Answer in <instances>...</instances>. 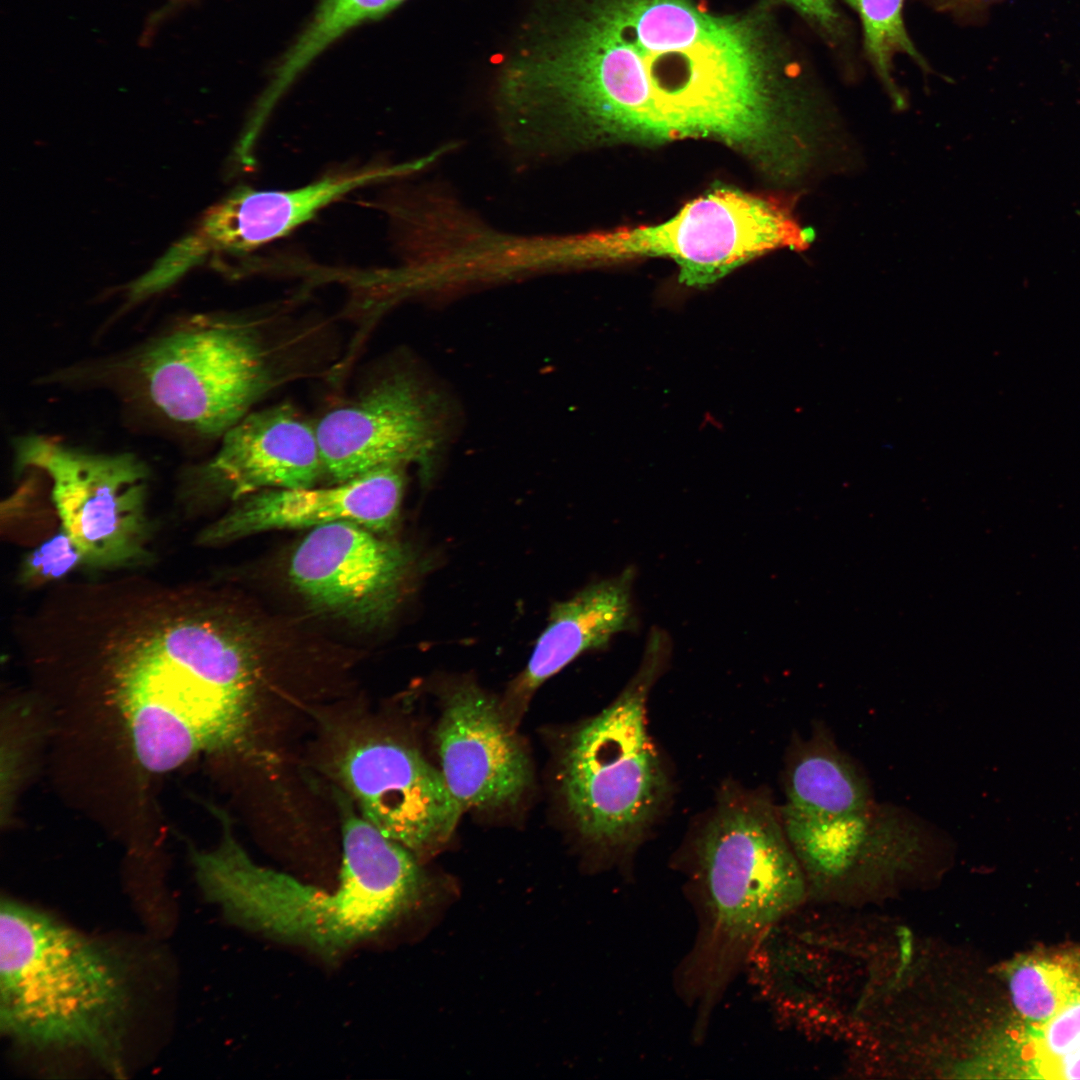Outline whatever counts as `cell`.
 <instances>
[{
    "label": "cell",
    "mask_w": 1080,
    "mask_h": 1080,
    "mask_svg": "<svg viewBox=\"0 0 1080 1080\" xmlns=\"http://www.w3.org/2000/svg\"><path fill=\"white\" fill-rule=\"evenodd\" d=\"M497 95L531 155L709 139L770 177L791 161L801 62L768 3L547 0Z\"/></svg>",
    "instance_id": "6da1fadb"
},
{
    "label": "cell",
    "mask_w": 1080,
    "mask_h": 1080,
    "mask_svg": "<svg viewBox=\"0 0 1080 1080\" xmlns=\"http://www.w3.org/2000/svg\"><path fill=\"white\" fill-rule=\"evenodd\" d=\"M108 624L99 655L143 770L168 773L242 745L260 675L247 625L184 591L143 597Z\"/></svg>",
    "instance_id": "7a4b0ae2"
},
{
    "label": "cell",
    "mask_w": 1080,
    "mask_h": 1080,
    "mask_svg": "<svg viewBox=\"0 0 1080 1080\" xmlns=\"http://www.w3.org/2000/svg\"><path fill=\"white\" fill-rule=\"evenodd\" d=\"M346 808L336 889L326 891L256 863L220 813L216 846L191 853L202 894L233 923L327 959L375 936L415 900L420 871L411 851Z\"/></svg>",
    "instance_id": "3957f363"
},
{
    "label": "cell",
    "mask_w": 1080,
    "mask_h": 1080,
    "mask_svg": "<svg viewBox=\"0 0 1080 1080\" xmlns=\"http://www.w3.org/2000/svg\"><path fill=\"white\" fill-rule=\"evenodd\" d=\"M691 881L698 928L676 985L695 1009L693 1033L700 1040L730 982L808 888L780 814L746 795L723 800L707 823Z\"/></svg>",
    "instance_id": "277c9868"
},
{
    "label": "cell",
    "mask_w": 1080,
    "mask_h": 1080,
    "mask_svg": "<svg viewBox=\"0 0 1080 1080\" xmlns=\"http://www.w3.org/2000/svg\"><path fill=\"white\" fill-rule=\"evenodd\" d=\"M123 969L91 937L11 898L0 910V1028L18 1046L78 1051L122 1071Z\"/></svg>",
    "instance_id": "5b68a950"
},
{
    "label": "cell",
    "mask_w": 1080,
    "mask_h": 1080,
    "mask_svg": "<svg viewBox=\"0 0 1080 1080\" xmlns=\"http://www.w3.org/2000/svg\"><path fill=\"white\" fill-rule=\"evenodd\" d=\"M135 405L199 436L223 435L270 385L258 337L230 319L194 316L101 367Z\"/></svg>",
    "instance_id": "8992f818"
},
{
    "label": "cell",
    "mask_w": 1080,
    "mask_h": 1080,
    "mask_svg": "<svg viewBox=\"0 0 1080 1080\" xmlns=\"http://www.w3.org/2000/svg\"><path fill=\"white\" fill-rule=\"evenodd\" d=\"M671 651L654 627L641 666L618 698L569 737L559 783L581 836L600 847L625 849L642 836L660 809L668 781L646 728L647 692Z\"/></svg>",
    "instance_id": "52a82bcc"
},
{
    "label": "cell",
    "mask_w": 1080,
    "mask_h": 1080,
    "mask_svg": "<svg viewBox=\"0 0 1080 1080\" xmlns=\"http://www.w3.org/2000/svg\"><path fill=\"white\" fill-rule=\"evenodd\" d=\"M800 230L777 198L718 187L663 223L579 237L577 255L591 264L669 258L680 283L703 288L772 250L801 249Z\"/></svg>",
    "instance_id": "ba28073f"
},
{
    "label": "cell",
    "mask_w": 1080,
    "mask_h": 1080,
    "mask_svg": "<svg viewBox=\"0 0 1080 1080\" xmlns=\"http://www.w3.org/2000/svg\"><path fill=\"white\" fill-rule=\"evenodd\" d=\"M15 464L19 472L34 468L48 476L61 529L84 565L124 568L150 557L149 471L136 456L94 454L30 435L16 441Z\"/></svg>",
    "instance_id": "9c48e42d"
},
{
    "label": "cell",
    "mask_w": 1080,
    "mask_h": 1080,
    "mask_svg": "<svg viewBox=\"0 0 1080 1080\" xmlns=\"http://www.w3.org/2000/svg\"><path fill=\"white\" fill-rule=\"evenodd\" d=\"M779 814L807 887L820 890L893 881L926 868L951 846L939 827L891 803L875 801L831 819L784 808Z\"/></svg>",
    "instance_id": "30bf717a"
},
{
    "label": "cell",
    "mask_w": 1080,
    "mask_h": 1080,
    "mask_svg": "<svg viewBox=\"0 0 1080 1080\" xmlns=\"http://www.w3.org/2000/svg\"><path fill=\"white\" fill-rule=\"evenodd\" d=\"M413 568L406 546L339 521L308 533L291 555L288 577L318 612L368 629L391 620Z\"/></svg>",
    "instance_id": "8fae6325"
},
{
    "label": "cell",
    "mask_w": 1080,
    "mask_h": 1080,
    "mask_svg": "<svg viewBox=\"0 0 1080 1080\" xmlns=\"http://www.w3.org/2000/svg\"><path fill=\"white\" fill-rule=\"evenodd\" d=\"M441 405L408 374L384 378L316 425L323 472L336 483L411 462L426 466L443 440Z\"/></svg>",
    "instance_id": "7c38bea8"
},
{
    "label": "cell",
    "mask_w": 1080,
    "mask_h": 1080,
    "mask_svg": "<svg viewBox=\"0 0 1080 1080\" xmlns=\"http://www.w3.org/2000/svg\"><path fill=\"white\" fill-rule=\"evenodd\" d=\"M339 775L361 815L415 854L448 842L462 810L440 769L415 748L392 739H367L346 749Z\"/></svg>",
    "instance_id": "4fadbf2b"
},
{
    "label": "cell",
    "mask_w": 1080,
    "mask_h": 1080,
    "mask_svg": "<svg viewBox=\"0 0 1080 1080\" xmlns=\"http://www.w3.org/2000/svg\"><path fill=\"white\" fill-rule=\"evenodd\" d=\"M434 739L440 771L462 812L513 806L531 784L530 760L501 705L470 681L445 693Z\"/></svg>",
    "instance_id": "5bb4252c"
},
{
    "label": "cell",
    "mask_w": 1080,
    "mask_h": 1080,
    "mask_svg": "<svg viewBox=\"0 0 1080 1080\" xmlns=\"http://www.w3.org/2000/svg\"><path fill=\"white\" fill-rule=\"evenodd\" d=\"M404 492L401 466L363 474L327 488L270 489L247 497L200 534L224 544L269 530L315 528L348 521L376 533L395 527Z\"/></svg>",
    "instance_id": "9a60e30c"
},
{
    "label": "cell",
    "mask_w": 1080,
    "mask_h": 1080,
    "mask_svg": "<svg viewBox=\"0 0 1080 1080\" xmlns=\"http://www.w3.org/2000/svg\"><path fill=\"white\" fill-rule=\"evenodd\" d=\"M222 437L197 479L233 500L270 489L312 487L323 472L315 428L288 405L246 414Z\"/></svg>",
    "instance_id": "2e32d148"
},
{
    "label": "cell",
    "mask_w": 1080,
    "mask_h": 1080,
    "mask_svg": "<svg viewBox=\"0 0 1080 1080\" xmlns=\"http://www.w3.org/2000/svg\"><path fill=\"white\" fill-rule=\"evenodd\" d=\"M420 168L418 161L369 164L330 172L295 189L239 187L212 207L202 220L196 248L243 253L280 239L349 192Z\"/></svg>",
    "instance_id": "e0dca14e"
},
{
    "label": "cell",
    "mask_w": 1080,
    "mask_h": 1080,
    "mask_svg": "<svg viewBox=\"0 0 1080 1080\" xmlns=\"http://www.w3.org/2000/svg\"><path fill=\"white\" fill-rule=\"evenodd\" d=\"M635 577V569L626 568L551 607L526 667L509 689V706L514 704L519 711L544 682L578 656L605 647L616 634L633 629Z\"/></svg>",
    "instance_id": "ac0fdd59"
},
{
    "label": "cell",
    "mask_w": 1080,
    "mask_h": 1080,
    "mask_svg": "<svg viewBox=\"0 0 1080 1080\" xmlns=\"http://www.w3.org/2000/svg\"><path fill=\"white\" fill-rule=\"evenodd\" d=\"M785 793L782 808L818 819L850 815L876 801L864 769L821 722L815 725L811 737L793 750Z\"/></svg>",
    "instance_id": "d6986e66"
},
{
    "label": "cell",
    "mask_w": 1080,
    "mask_h": 1080,
    "mask_svg": "<svg viewBox=\"0 0 1080 1080\" xmlns=\"http://www.w3.org/2000/svg\"><path fill=\"white\" fill-rule=\"evenodd\" d=\"M391 11L389 0H318L313 17L282 56L257 100L236 148L243 166L254 163V148L277 102L295 79L328 46L360 23Z\"/></svg>",
    "instance_id": "ffe728a7"
},
{
    "label": "cell",
    "mask_w": 1080,
    "mask_h": 1080,
    "mask_svg": "<svg viewBox=\"0 0 1080 1080\" xmlns=\"http://www.w3.org/2000/svg\"><path fill=\"white\" fill-rule=\"evenodd\" d=\"M1012 1002L1039 1025L1080 995V959L1074 955H1023L1005 968Z\"/></svg>",
    "instance_id": "44dd1931"
},
{
    "label": "cell",
    "mask_w": 1080,
    "mask_h": 1080,
    "mask_svg": "<svg viewBox=\"0 0 1080 1080\" xmlns=\"http://www.w3.org/2000/svg\"><path fill=\"white\" fill-rule=\"evenodd\" d=\"M858 14L863 28L864 50L876 74L897 105L904 104L893 78L894 58L908 56L925 71L929 65L905 27V0H846Z\"/></svg>",
    "instance_id": "7402d4cb"
},
{
    "label": "cell",
    "mask_w": 1080,
    "mask_h": 1080,
    "mask_svg": "<svg viewBox=\"0 0 1080 1080\" xmlns=\"http://www.w3.org/2000/svg\"><path fill=\"white\" fill-rule=\"evenodd\" d=\"M1020 1071L1036 1072L1080 1049V995L1067 1003L1050 1019L1026 1029L1016 1038Z\"/></svg>",
    "instance_id": "603a6c76"
},
{
    "label": "cell",
    "mask_w": 1080,
    "mask_h": 1080,
    "mask_svg": "<svg viewBox=\"0 0 1080 1080\" xmlns=\"http://www.w3.org/2000/svg\"><path fill=\"white\" fill-rule=\"evenodd\" d=\"M80 565H84L82 553L61 529L25 557L20 578L25 583L57 580Z\"/></svg>",
    "instance_id": "cb8c5ba5"
},
{
    "label": "cell",
    "mask_w": 1080,
    "mask_h": 1080,
    "mask_svg": "<svg viewBox=\"0 0 1080 1080\" xmlns=\"http://www.w3.org/2000/svg\"><path fill=\"white\" fill-rule=\"evenodd\" d=\"M803 17L830 45L845 38L846 24L835 0H777Z\"/></svg>",
    "instance_id": "d4e9b609"
},
{
    "label": "cell",
    "mask_w": 1080,
    "mask_h": 1080,
    "mask_svg": "<svg viewBox=\"0 0 1080 1080\" xmlns=\"http://www.w3.org/2000/svg\"><path fill=\"white\" fill-rule=\"evenodd\" d=\"M816 239V231L810 226L801 227L800 230V243L802 248H805L812 244Z\"/></svg>",
    "instance_id": "484cf974"
},
{
    "label": "cell",
    "mask_w": 1080,
    "mask_h": 1080,
    "mask_svg": "<svg viewBox=\"0 0 1080 1080\" xmlns=\"http://www.w3.org/2000/svg\"><path fill=\"white\" fill-rule=\"evenodd\" d=\"M404 1H406V0H389L391 10L396 8L397 6H399Z\"/></svg>",
    "instance_id": "4316f807"
},
{
    "label": "cell",
    "mask_w": 1080,
    "mask_h": 1080,
    "mask_svg": "<svg viewBox=\"0 0 1080 1080\" xmlns=\"http://www.w3.org/2000/svg\"><path fill=\"white\" fill-rule=\"evenodd\" d=\"M184 1H186V0H170L171 4H173V5H177L179 3H184Z\"/></svg>",
    "instance_id": "83f0119b"
},
{
    "label": "cell",
    "mask_w": 1080,
    "mask_h": 1080,
    "mask_svg": "<svg viewBox=\"0 0 1080 1080\" xmlns=\"http://www.w3.org/2000/svg\"><path fill=\"white\" fill-rule=\"evenodd\" d=\"M941 1L945 2V3H954V2H959L961 0H941Z\"/></svg>",
    "instance_id": "f1b7e54d"
}]
</instances>
